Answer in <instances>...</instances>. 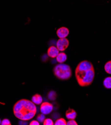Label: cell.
<instances>
[{
	"label": "cell",
	"mask_w": 111,
	"mask_h": 125,
	"mask_svg": "<svg viewBox=\"0 0 111 125\" xmlns=\"http://www.w3.org/2000/svg\"><path fill=\"white\" fill-rule=\"evenodd\" d=\"M43 125H54L53 121L51 119H45L44 121L43 122Z\"/></svg>",
	"instance_id": "15"
},
{
	"label": "cell",
	"mask_w": 111,
	"mask_h": 125,
	"mask_svg": "<svg viewBox=\"0 0 111 125\" xmlns=\"http://www.w3.org/2000/svg\"><path fill=\"white\" fill-rule=\"evenodd\" d=\"M104 86L107 89H111V77H106L103 81Z\"/></svg>",
	"instance_id": "11"
},
{
	"label": "cell",
	"mask_w": 111,
	"mask_h": 125,
	"mask_svg": "<svg viewBox=\"0 0 111 125\" xmlns=\"http://www.w3.org/2000/svg\"><path fill=\"white\" fill-rule=\"evenodd\" d=\"M67 59V56L64 52H60L56 57V60L59 63H64Z\"/></svg>",
	"instance_id": "10"
},
{
	"label": "cell",
	"mask_w": 111,
	"mask_h": 125,
	"mask_svg": "<svg viewBox=\"0 0 111 125\" xmlns=\"http://www.w3.org/2000/svg\"><path fill=\"white\" fill-rule=\"evenodd\" d=\"M67 125H78L77 123L75 121V120H70L67 123Z\"/></svg>",
	"instance_id": "18"
},
{
	"label": "cell",
	"mask_w": 111,
	"mask_h": 125,
	"mask_svg": "<svg viewBox=\"0 0 111 125\" xmlns=\"http://www.w3.org/2000/svg\"><path fill=\"white\" fill-rule=\"evenodd\" d=\"M57 93L54 91H51L48 94V98L51 101H54L57 98Z\"/></svg>",
	"instance_id": "12"
},
{
	"label": "cell",
	"mask_w": 111,
	"mask_h": 125,
	"mask_svg": "<svg viewBox=\"0 0 111 125\" xmlns=\"http://www.w3.org/2000/svg\"><path fill=\"white\" fill-rule=\"evenodd\" d=\"M66 121L63 118H60L56 120L54 123L55 125H67Z\"/></svg>",
	"instance_id": "14"
},
{
	"label": "cell",
	"mask_w": 111,
	"mask_h": 125,
	"mask_svg": "<svg viewBox=\"0 0 111 125\" xmlns=\"http://www.w3.org/2000/svg\"><path fill=\"white\" fill-rule=\"evenodd\" d=\"M53 72L55 76L61 80L69 79L72 75L71 67L64 63H59L56 65L54 68Z\"/></svg>",
	"instance_id": "3"
},
{
	"label": "cell",
	"mask_w": 111,
	"mask_h": 125,
	"mask_svg": "<svg viewBox=\"0 0 111 125\" xmlns=\"http://www.w3.org/2000/svg\"><path fill=\"white\" fill-rule=\"evenodd\" d=\"M69 45V41L66 38L59 39L57 43L56 46L60 52H64L68 47Z\"/></svg>",
	"instance_id": "4"
},
{
	"label": "cell",
	"mask_w": 111,
	"mask_h": 125,
	"mask_svg": "<svg viewBox=\"0 0 111 125\" xmlns=\"http://www.w3.org/2000/svg\"><path fill=\"white\" fill-rule=\"evenodd\" d=\"M66 116L68 120H75L77 117L76 112L72 109H69L66 113Z\"/></svg>",
	"instance_id": "8"
},
{
	"label": "cell",
	"mask_w": 111,
	"mask_h": 125,
	"mask_svg": "<svg viewBox=\"0 0 111 125\" xmlns=\"http://www.w3.org/2000/svg\"><path fill=\"white\" fill-rule=\"evenodd\" d=\"M2 125H11V123L10 121L7 119H4L2 122H1V124Z\"/></svg>",
	"instance_id": "17"
},
{
	"label": "cell",
	"mask_w": 111,
	"mask_h": 125,
	"mask_svg": "<svg viewBox=\"0 0 111 125\" xmlns=\"http://www.w3.org/2000/svg\"><path fill=\"white\" fill-rule=\"evenodd\" d=\"M40 123L36 120H33L32 122H31L30 125H39Z\"/></svg>",
	"instance_id": "19"
},
{
	"label": "cell",
	"mask_w": 111,
	"mask_h": 125,
	"mask_svg": "<svg viewBox=\"0 0 111 125\" xmlns=\"http://www.w3.org/2000/svg\"><path fill=\"white\" fill-rule=\"evenodd\" d=\"M95 69L93 64L88 60L81 61L75 69V76L79 85L81 87L90 85L95 78Z\"/></svg>",
	"instance_id": "1"
},
{
	"label": "cell",
	"mask_w": 111,
	"mask_h": 125,
	"mask_svg": "<svg viewBox=\"0 0 111 125\" xmlns=\"http://www.w3.org/2000/svg\"><path fill=\"white\" fill-rule=\"evenodd\" d=\"M13 112L16 118L27 121L34 117L37 112V107L32 101L21 99L14 105Z\"/></svg>",
	"instance_id": "2"
},
{
	"label": "cell",
	"mask_w": 111,
	"mask_h": 125,
	"mask_svg": "<svg viewBox=\"0 0 111 125\" xmlns=\"http://www.w3.org/2000/svg\"><path fill=\"white\" fill-rule=\"evenodd\" d=\"M69 34V30L66 27H61L57 31V34L59 39L66 38Z\"/></svg>",
	"instance_id": "6"
},
{
	"label": "cell",
	"mask_w": 111,
	"mask_h": 125,
	"mask_svg": "<svg viewBox=\"0 0 111 125\" xmlns=\"http://www.w3.org/2000/svg\"><path fill=\"white\" fill-rule=\"evenodd\" d=\"M1 124V119H0V125Z\"/></svg>",
	"instance_id": "20"
},
{
	"label": "cell",
	"mask_w": 111,
	"mask_h": 125,
	"mask_svg": "<svg viewBox=\"0 0 111 125\" xmlns=\"http://www.w3.org/2000/svg\"><path fill=\"white\" fill-rule=\"evenodd\" d=\"M32 101L36 105L41 104L43 102L42 97L40 94H36L32 97Z\"/></svg>",
	"instance_id": "9"
},
{
	"label": "cell",
	"mask_w": 111,
	"mask_h": 125,
	"mask_svg": "<svg viewBox=\"0 0 111 125\" xmlns=\"http://www.w3.org/2000/svg\"><path fill=\"white\" fill-rule=\"evenodd\" d=\"M59 53V51L57 47L51 46L49 47L47 51L48 55L52 58H56Z\"/></svg>",
	"instance_id": "7"
},
{
	"label": "cell",
	"mask_w": 111,
	"mask_h": 125,
	"mask_svg": "<svg viewBox=\"0 0 111 125\" xmlns=\"http://www.w3.org/2000/svg\"><path fill=\"white\" fill-rule=\"evenodd\" d=\"M104 68L107 73L111 74V60L108 61L105 64Z\"/></svg>",
	"instance_id": "13"
},
{
	"label": "cell",
	"mask_w": 111,
	"mask_h": 125,
	"mask_svg": "<svg viewBox=\"0 0 111 125\" xmlns=\"http://www.w3.org/2000/svg\"><path fill=\"white\" fill-rule=\"evenodd\" d=\"M53 110V105L47 102L42 103L40 106V111L44 115H48L50 114Z\"/></svg>",
	"instance_id": "5"
},
{
	"label": "cell",
	"mask_w": 111,
	"mask_h": 125,
	"mask_svg": "<svg viewBox=\"0 0 111 125\" xmlns=\"http://www.w3.org/2000/svg\"><path fill=\"white\" fill-rule=\"evenodd\" d=\"M45 120V115L42 113L41 114L39 115L37 117V120L38 121L39 123H43Z\"/></svg>",
	"instance_id": "16"
}]
</instances>
